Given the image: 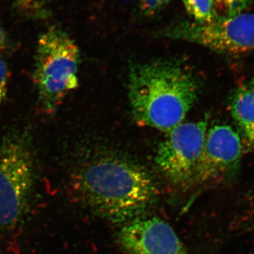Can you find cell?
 <instances>
[{"label":"cell","instance_id":"6da1fadb","mask_svg":"<svg viewBox=\"0 0 254 254\" xmlns=\"http://www.w3.org/2000/svg\"><path fill=\"white\" fill-rule=\"evenodd\" d=\"M71 184L82 204L120 226L146 216L160 200L158 184L144 168L113 155L87 160L74 170Z\"/></svg>","mask_w":254,"mask_h":254},{"label":"cell","instance_id":"7a4b0ae2","mask_svg":"<svg viewBox=\"0 0 254 254\" xmlns=\"http://www.w3.org/2000/svg\"><path fill=\"white\" fill-rule=\"evenodd\" d=\"M128 81L133 118L143 126L167 133L182 123L198 98L196 78L175 60L135 64Z\"/></svg>","mask_w":254,"mask_h":254},{"label":"cell","instance_id":"3957f363","mask_svg":"<svg viewBox=\"0 0 254 254\" xmlns=\"http://www.w3.org/2000/svg\"><path fill=\"white\" fill-rule=\"evenodd\" d=\"M79 48L68 33L51 27L37 42L33 82L41 111L56 113L70 91L78 86Z\"/></svg>","mask_w":254,"mask_h":254},{"label":"cell","instance_id":"277c9868","mask_svg":"<svg viewBox=\"0 0 254 254\" xmlns=\"http://www.w3.org/2000/svg\"><path fill=\"white\" fill-rule=\"evenodd\" d=\"M34 186V162L28 136L21 132L0 144V229L11 230L28 209Z\"/></svg>","mask_w":254,"mask_h":254},{"label":"cell","instance_id":"5b68a950","mask_svg":"<svg viewBox=\"0 0 254 254\" xmlns=\"http://www.w3.org/2000/svg\"><path fill=\"white\" fill-rule=\"evenodd\" d=\"M160 35L195 43L221 54H242L254 50V14L221 16L208 23L180 20L164 28Z\"/></svg>","mask_w":254,"mask_h":254},{"label":"cell","instance_id":"8992f818","mask_svg":"<svg viewBox=\"0 0 254 254\" xmlns=\"http://www.w3.org/2000/svg\"><path fill=\"white\" fill-rule=\"evenodd\" d=\"M208 118L181 123L168 132L157 150L155 161L160 173L175 186L195 185V174L208 128Z\"/></svg>","mask_w":254,"mask_h":254},{"label":"cell","instance_id":"52a82bcc","mask_svg":"<svg viewBox=\"0 0 254 254\" xmlns=\"http://www.w3.org/2000/svg\"><path fill=\"white\" fill-rule=\"evenodd\" d=\"M244 153L242 138L230 125H217L207 131L195 174V185H220L233 181Z\"/></svg>","mask_w":254,"mask_h":254},{"label":"cell","instance_id":"ba28073f","mask_svg":"<svg viewBox=\"0 0 254 254\" xmlns=\"http://www.w3.org/2000/svg\"><path fill=\"white\" fill-rule=\"evenodd\" d=\"M116 237L128 254H189L171 226L158 217L146 215L122 225Z\"/></svg>","mask_w":254,"mask_h":254},{"label":"cell","instance_id":"9c48e42d","mask_svg":"<svg viewBox=\"0 0 254 254\" xmlns=\"http://www.w3.org/2000/svg\"><path fill=\"white\" fill-rule=\"evenodd\" d=\"M228 108L246 141L254 149V78L237 87L229 100Z\"/></svg>","mask_w":254,"mask_h":254},{"label":"cell","instance_id":"30bf717a","mask_svg":"<svg viewBox=\"0 0 254 254\" xmlns=\"http://www.w3.org/2000/svg\"><path fill=\"white\" fill-rule=\"evenodd\" d=\"M187 13L193 21L208 23L218 17L214 11L211 0H182Z\"/></svg>","mask_w":254,"mask_h":254},{"label":"cell","instance_id":"8fae6325","mask_svg":"<svg viewBox=\"0 0 254 254\" xmlns=\"http://www.w3.org/2000/svg\"><path fill=\"white\" fill-rule=\"evenodd\" d=\"M236 222L239 232L243 235H254V189L246 196Z\"/></svg>","mask_w":254,"mask_h":254},{"label":"cell","instance_id":"7c38bea8","mask_svg":"<svg viewBox=\"0 0 254 254\" xmlns=\"http://www.w3.org/2000/svg\"><path fill=\"white\" fill-rule=\"evenodd\" d=\"M18 11L35 20L44 19L49 15L48 0H16Z\"/></svg>","mask_w":254,"mask_h":254},{"label":"cell","instance_id":"4fadbf2b","mask_svg":"<svg viewBox=\"0 0 254 254\" xmlns=\"http://www.w3.org/2000/svg\"><path fill=\"white\" fill-rule=\"evenodd\" d=\"M214 11L218 17L235 16L243 12L254 0H211Z\"/></svg>","mask_w":254,"mask_h":254},{"label":"cell","instance_id":"5bb4252c","mask_svg":"<svg viewBox=\"0 0 254 254\" xmlns=\"http://www.w3.org/2000/svg\"><path fill=\"white\" fill-rule=\"evenodd\" d=\"M139 4L140 9L147 16H153L164 6L168 4L170 0H137Z\"/></svg>","mask_w":254,"mask_h":254},{"label":"cell","instance_id":"9a60e30c","mask_svg":"<svg viewBox=\"0 0 254 254\" xmlns=\"http://www.w3.org/2000/svg\"><path fill=\"white\" fill-rule=\"evenodd\" d=\"M8 68L6 63L0 57V106L4 101L7 88Z\"/></svg>","mask_w":254,"mask_h":254},{"label":"cell","instance_id":"2e32d148","mask_svg":"<svg viewBox=\"0 0 254 254\" xmlns=\"http://www.w3.org/2000/svg\"><path fill=\"white\" fill-rule=\"evenodd\" d=\"M7 46V36L4 28L0 26V57L4 53Z\"/></svg>","mask_w":254,"mask_h":254}]
</instances>
